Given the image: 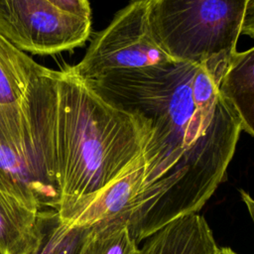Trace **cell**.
Segmentation results:
<instances>
[{
    "label": "cell",
    "instance_id": "cell-1",
    "mask_svg": "<svg viewBox=\"0 0 254 254\" xmlns=\"http://www.w3.org/2000/svg\"><path fill=\"white\" fill-rule=\"evenodd\" d=\"M85 81L146 128L144 181L129 220L134 240L197 213L223 181L242 131L212 73L173 62Z\"/></svg>",
    "mask_w": 254,
    "mask_h": 254
},
{
    "label": "cell",
    "instance_id": "cell-2",
    "mask_svg": "<svg viewBox=\"0 0 254 254\" xmlns=\"http://www.w3.org/2000/svg\"><path fill=\"white\" fill-rule=\"evenodd\" d=\"M57 212L88 197L142 158L140 118L101 97L68 65L56 70L50 98Z\"/></svg>",
    "mask_w": 254,
    "mask_h": 254
},
{
    "label": "cell",
    "instance_id": "cell-3",
    "mask_svg": "<svg viewBox=\"0 0 254 254\" xmlns=\"http://www.w3.org/2000/svg\"><path fill=\"white\" fill-rule=\"evenodd\" d=\"M247 0H148L158 44L175 61L204 65L220 81L236 52Z\"/></svg>",
    "mask_w": 254,
    "mask_h": 254
},
{
    "label": "cell",
    "instance_id": "cell-4",
    "mask_svg": "<svg viewBox=\"0 0 254 254\" xmlns=\"http://www.w3.org/2000/svg\"><path fill=\"white\" fill-rule=\"evenodd\" d=\"M173 60L153 36L148 16V0H131L119 10L109 25L92 39L84 57L68 65L84 80L103 74L167 64Z\"/></svg>",
    "mask_w": 254,
    "mask_h": 254
},
{
    "label": "cell",
    "instance_id": "cell-5",
    "mask_svg": "<svg viewBox=\"0 0 254 254\" xmlns=\"http://www.w3.org/2000/svg\"><path fill=\"white\" fill-rule=\"evenodd\" d=\"M91 20L63 11L49 0H0V34L19 50L56 55L82 47Z\"/></svg>",
    "mask_w": 254,
    "mask_h": 254
},
{
    "label": "cell",
    "instance_id": "cell-6",
    "mask_svg": "<svg viewBox=\"0 0 254 254\" xmlns=\"http://www.w3.org/2000/svg\"><path fill=\"white\" fill-rule=\"evenodd\" d=\"M144 181L142 158L128 172L96 193L82 198L62 212L60 219L70 226H92L114 221H127L137 207Z\"/></svg>",
    "mask_w": 254,
    "mask_h": 254
},
{
    "label": "cell",
    "instance_id": "cell-7",
    "mask_svg": "<svg viewBox=\"0 0 254 254\" xmlns=\"http://www.w3.org/2000/svg\"><path fill=\"white\" fill-rule=\"evenodd\" d=\"M139 254H238L219 247L203 216H181L147 238Z\"/></svg>",
    "mask_w": 254,
    "mask_h": 254
},
{
    "label": "cell",
    "instance_id": "cell-8",
    "mask_svg": "<svg viewBox=\"0 0 254 254\" xmlns=\"http://www.w3.org/2000/svg\"><path fill=\"white\" fill-rule=\"evenodd\" d=\"M41 209L0 190V254H30L40 240Z\"/></svg>",
    "mask_w": 254,
    "mask_h": 254
},
{
    "label": "cell",
    "instance_id": "cell-9",
    "mask_svg": "<svg viewBox=\"0 0 254 254\" xmlns=\"http://www.w3.org/2000/svg\"><path fill=\"white\" fill-rule=\"evenodd\" d=\"M218 87L237 115L242 130L254 137V47L233 54Z\"/></svg>",
    "mask_w": 254,
    "mask_h": 254
},
{
    "label": "cell",
    "instance_id": "cell-10",
    "mask_svg": "<svg viewBox=\"0 0 254 254\" xmlns=\"http://www.w3.org/2000/svg\"><path fill=\"white\" fill-rule=\"evenodd\" d=\"M48 70L0 34V105H22L34 81Z\"/></svg>",
    "mask_w": 254,
    "mask_h": 254
},
{
    "label": "cell",
    "instance_id": "cell-11",
    "mask_svg": "<svg viewBox=\"0 0 254 254\" xmlns=\"http://www.w3.org/2000/svg\"><path fill=\"white\" fill-rule=\"evenodd\" d=\"M0 190L16 194L40 209L57 210L59 195L33 170L0 142Z\"/></svg>",
    "mask_w": 254,
    "mask_h": 254
},
{
    "label": "cell",
    "instance_id": "cell-12",
    "mask_svg": "<svg viewBox=\"0 0 254 254\" xmlns=\"http://www.w3.org/2000/svg\"><path fill=\"white\" fill-rule=\"evenodd\" d=\"M40 240L30 254H78L87 226L64 223L52 208L41 209Z\"/></svg>",
    "mask_w": 254,
    "mask_h": 254
},
{
    "label": "cell",
    "instance_id": "cell-13",
    "mask_svg": "<svg viewBox=\"0 0 254 254\" xmlns=\"http://www.w3.org/2000/svg\"><path fill=\"white\" fill-rule=\"evenodd\" d=\"M127 221L87 226L78 254H139Z\"/></svg>",
    "mask_w": 254,
    "mask_h": 254
},
{
    "label": "cell",
    "instance_id": "cell-14",
    "mask_svg": "<svg viewBox=\"0 0 254 254\" xmlns=\"http://www.w3.org/2000/svg\"><path fill=\"white\" fill-rule=\"evenodd\" d=\"M63 11L91 20V9L88 0H49Z\"/></svg>",
    "mask_w": 254,
    "mask_h": 254
},
{
    "label": "cell",
    "instance_id": "cell-15",
    "mask_svg": "<svg viewBox=\"0 0 254 254\" xmlns=\"http://www.w3.org/2000/svg\"><path fill=\"white\" fill-rule=\"evenodd\" d=\"M241 35L254 39V0H247L241 25Z\"/></svg>",
    "mask_w": 254,
    "mask_h": 254
},
{
    "label": "cell",
    "instance_id": "cell-16",
    "mask_svg": "<svg viewBox=\"0 0 254 254\" xmlns=\"http://www.w3.org/2000/svg\"><path fill=\"white\" fill-rule=\"evenodd\" d=\"M241 197H242V200L245 203V205L248 209V212L250 214V217L254 223V198L248 192H246L244 190H241Z\"/></svg>",
    "mask_w": 254,
    "mask_h": 254
}]
</instances>
